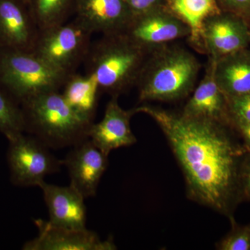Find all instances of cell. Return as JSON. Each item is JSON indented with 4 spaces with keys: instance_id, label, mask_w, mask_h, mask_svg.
I'll use <instances>...</instances> for the list:
<instances>
[{
    "instance_id": "cell-1",
    "label": "cell",
    "mask_w": 250,
    "mask_h": 250,
    "mask_svg": "<svg viewBox=\"0 0 250 250\" xmlns=\"http://www.w3.org/2000/svg\"><path fill=\"white\" fill-rule=\"evenodd\" d=\"M134 110L162 130L183 172L188 197L232 218L242 202L240 172L248 150L231 125L150 105Z\"/></svg>"
},
{
    "instance_id": "cell-2",
    "label": "cell",
    "mask_w": 250,
    "mask_h": 250,
    "mask_svg": "<svg viewBox=\"0 0 250 250\" xmlns=\"http://www.w3.org/2000/svg\"><path fill=\"white\" fill-rule=\"evenodd\" d=\"M147 53L123 32L103 34L92 42L84 62L85 73L96 80L100 91L118 97L137 83Z\"/></svg>"
},
{
    "instance_id": "cell-3",
    "label": "cell",
    "mask_w": 250,
    "mask_h": 250,
    "mask_svg": "<svg viewBox=\"0 0 250 250\" xmlns=\"http://www.w3.org/2000/svg\"><path fill=\"white\" fill-rule=\"evenodd\" d=\"M25 133L35 136L49 148L72 147L88 139L93 123L73 109L60 91L40 94L21 104Z\"/></svg>"
},
{
    "instance_id": "cell-4",
    "label": "cell",
    "mask_w": 250,
    "mask_h": 250,
    "mask_svg": "<svg viewBox=\"0 0 250 250\" xmlns=\"http://www.w3.org/2000/svg\"><path fill=\"white\" fill-rule=\"evenodd\" d=\"M200 63L183 47L161 49L146 61L136 84L141 102H173L194 89Z\"/></svg>"
},
{
    "instance_id": "cell-5",
    "label": "cell",
    "mask_w": 250,
    "mask_h": 250,
    "mask_svg": "<svg viewBox=\"0 0 250 250\" xmlns=\"http://www.w3.org/2000/svg\"><path fill=\"white\" fill-rule=\"evenodd\" d=\"M68 75L34 52L0 47V86L20 104L40 94L60 91Z\"/></svg>"
},
{
    "instance_id": "cell-6",
    "label": "cell",
    "mask_w": 250,
    "mask_h": 250,
    "mask_svg": "<svg viewBox=\"0 0 250 250\" xmlns=\"http://www.w3.org/2000/svg\"><path fill=\"white\" fill-rule=\"evenodd\" d=\"M94 33L77 18L40 31L34 50L36 55L67 75L85 62Z\"/></svg>"
},
{
    "instance_id": "cell-7",
    "label": "cell",
    "mask_w": 250,
    "mask_h": 250,
    "mask_svg": "<svg viewBox=\"0 0 250 250\" xmlns=\"http://www.w3.org/2000/svg\"><path fill=\"white\" fill-rule=\"evenodd\" d=\"M7 161L10 177L18 187H40L47 175L61 170L62 160L57 159L45 143L24 133L8 139Z\"/></svg>"
},
{
    "instance_id": "cell-8",
    "label": "cell",
    "mask_w": 250,
    "mask_h": 250,
    "mask_svg": "<svg viewBox=\"0 0 250 250\" xmlns=\"http://www.w3.org/2000/svg\"><path fill=\"white\" fill-rule=\"evenodd\" d=\"M123 33L148 52L190 35L189 28L182 20L159 7L133 18Z\"/></svg>"
},
{
    "instance_id": "cell-9",
    "label": "cell",
    "mask_w": 250,
    "mask_h": 250,
    "mask_svg": "<svg viewBox=\"0 0 250 250\" xmlns=\"http://www.w3.org/2000/svg\"><path fill=\"white\" fill-rule=\"evenodd\" d=\"M34 223L39 234L26 242L24 250H116L113 238L100 239L96 233L87 229H73L56 226L48 220L37 219Z\"/></svg>"
},
{
    "instance_id": "cell-10",
    "label": "cell",
    "mask_w": 250,
    "mask_h": 250,
    "mask_svg": "<svg viewBox=\"0 0 250 250\" xmlns=\"http://www.w3.org/2000/svg\"><path fill=\"white\" fill-rule=\"evenodd\" d=\"M108 155L88 138L72 146L62 160L70 179V186L84 197H94L108 167Z\"/></svg>"
},
{
    "instance_id": "cell-11",
    "label": "cell",
    "mask_w": 250,
    "mask_h": 250,
    "mask_svg": "<svg viewBox=\"0 0 250 250\" xmlns=\"http://www.w3.org/2000/svg\"><path fill=\"white\" fill-rule=\"evenodd\" d=\"M202 40L210 59L217 61L248 48L250 44V27L239 16L231 13H220L205 21Z\"/></svg>"
},
{
    "instance_id": "cell-12",
    "label": "cell",
    "mask_w": 250,
    "mask_h": 250,
    "mask_svg": "<svg viewBox=\"0 0 250 250\" xmlns=\"http://www.w3.org/2000/svg\"><path fill=\"white\" fill-rule=\"evenodd\" d=\"M39 33L25 0H0V47L32 52Z\"/></svg>"
},
{
    "instance_id": "cell-13",
    "label": "cell",
    "mask_w": 250,
    "mask_h": 250,
    "mask_svg": "<svg viewBox=\"0 0 250 250\" xmlns=\"http://www.w3.org/2000/svg\"><path fill=\"white\" fill-rule=\"evenodd\" d=\"M134 114V108L123 109L118 103V97H112L102 121L90 126L88 138L108 156L114 149L132 146L137 141L130 126Z\"/></svg>"
},
{
    "instance_id": "cell-14",
    "label": "cell",
    "mask_w": 250,
    "mask_h": 250,
    "mask_svg": "<svg viewBox=\"0 0 250 250\" xmlns=\"http://www.w3.org/2000/svg\"><path fill=\"white\" fill-rule=\"evenodd\" d=\"M75 18L93 33L123 32L133 16L125 0H75Z\"/></svg>"
},
{
    "instance_id": "cell-15",
    "label": "cell",
    "mask_w": 250,
    "mask_h": 250,
    "mask_svg": "<svg viewBox=\"0 0 250 250\" xmlns=\"http://www.w3.org/2000/svg\"><path fill=\"white\" fill-rule=\"evenodd\" d=\"M39 187L48 210L49 223L73 229L86 228L85 198L78 190L70 185L61 187L45 182Z\"/></svg>"
},
{
    "instance_id": "cell-16",
    "label": "cell",
    "mask_w": 250,
    "mask_h": 250,
    "mask_svg": "<svg viewBox=\"0 0 250 250\" xmlns=\"http://www.w3.org/2000/svg\"><path fill=\"white\" fill-rule=\"evenodd\" d=\"M182 113L190 118L230 125L228 100L215 82L211 60L207 75L194 90Z\"/></svg>"
},
{
    "instance_id": "cell-17",
    "label": "cell",
    "mask_w": 250,
    "mask_h": 250,
    "mask_svg": "<svg viewBox=\"0 0 250 250\" xmlns=\"http://www.w3.org/2000/svg\"><path fill=\"white\" fill-rule=\"evenodd\" d=\"M213 62L217 84L227 98L250 93V51L242 49Z\"/></svg>"
},
{
    "instance_id": "cell-18",
    "label": "cell",
    "mask_w": 250,
    "mask_h": 250,
    "mask_svg": "<svg viewBox=\"0 0 250 250\" xmlns=\"http://www.w3.org/2000/svg\"><path fill=\"white\" fill-rule=\"evenodd\" d=\"M62 89L68 104L82 118L94 123L100 92L96 80L88 74L75 72L67 76Z\"/></svg>"
},
{
    "instance_id": "cell-19",
    "label": "cell",
    "mask_w": 250,
    "mask_h": 250,
    "mask_svg": "<svg viewBox=\"0 0 250 250\" xmlns=\"http://www.w3.org/2000/svg\"><path fill=\"white\" fill-rule=\"evenodd\" d=\"M173 14L188 26L190 39L200 45L202 29L208 18L220 14L216 0H170Z\"/></svg>"
},
{
    "instance_id": "cell-20",
    "label": "cell",
    "mask_w": 250,
    "mask_h": 250,
    "mask_svg": "<svg viewBox=\"0 0 250 250\" xmlns=\"http://www.w3.org/2000/svg\"><path fill=\"white\" fill-rule=\"evenodd\" d=\"M27 2L40 31L68 22L75 15V0H27Z\"/></svg>"
},
{
    "instance_id": "cell-21",
    "label": "cell",
    "mask_w": 250,
    "mask_h": 250,
    "mask_svg": "<svg viewBox=\"0 0 250 250\" xmlns=\"http://www.w3.org/2000/svg\"><path fill=\"white\" fill-rule=\"evenodd\" d=\"M0 133L6 139L25 133V122L21 104L0 86Z\"/></svg>"
},
{
    "instance_id": "cell-22",
    "label": "cell",
    "mask_w": 250,
    "mask_h": 250,
    "mask_svg": "<svg viewBox=\"0 0 250 250\" xmlns=\"http://www.w3.org/2000/svg\"><path fill=\"white\" fill-rule=\"evenodd\" d=\"M231 229L215 245L218 250H250V225H241L229 218Z\"/></svg>"
},
{
    "instance_id": "cell-23",
    "label": "cell",
    "mask_w": 250,
    "mask_h": 250,
    "mask_svg": "<svg viewBox=\"0 0 250 250\" xmlns=\"http://www.w3.org/2000/svg\"><path fill=\"white\" fill-rule=\"evenodd\" d=\"M230 121L250 123V93L227 98Z\"/></svg>"
},
{
    "instance_id": "cell-24",
    "label": "cell",
    "mask_w": 250,
    "mask_h": 250,
    "mask_svg": "<svg viewBox=\"0 0 250 250\" xmlns=\"http://www.w3.org/2000/svg\"><path fill=\"white\" fill-rule=\"evenodd\" d=\"M240 190L242 202L250 201V152L248 151L240 172Z\"/></svg>"
},
{
    "instance_id": "cell-25",
    "label": "cell",
    "mask_w": 250,
    "mask_h": 250,
    "mask_svg": "<svg viewBox=\"0 0 250 250\" xmlns=\"http://www.w3.org/2000/svg\"><path fill=\"white\" fill-rule=\"evenodd\" d=\"M133 18L159 7L161 0H125Z\"/></svg>"
},
{
    "instance_id": "cell-26",
    "label": "cell",
    "mask_w": 250,
    "mask_h": 250,
    "mask_svg": "<svg viewBox=\"0 0 250 250\" xmlns=\"http://www.w3.org/2000/svg\"><path fill=\"white\" fill-rule=\"evenodd\" d=\"M230 13L239 16L248 22L250 20V0H223Z\"/></svg>"
},
{
    "instance_id": "cell-27",
    "label": "cell",
    "mask_w": 250,
    "mask_h": 250,
    "mask_svg": "<svg viewBox=\"0 0 250 250\" xmlns=\"http://www.w3.org/2000/svg\"><path fill=\"white\" fill-rule=\"evenodd\" d=\"M230 125L243 141L247 149L250 152V123L230 121Z\"/></svg>"
},
{
    "instance_id": "cell-28",
    "label": "cell",
    "mask_w": 250,
    "mask_h": 250,
    "mask_svg": "<svg viewBox=\"0 0 250 250\" xmlns=\"http://www.w3.org/2000/svg\"><path fill=\"white\" fill-rule=\"evenodd\" d=\"M26 1H27V0H25Z\"/></svg>"
}]
</instances>
